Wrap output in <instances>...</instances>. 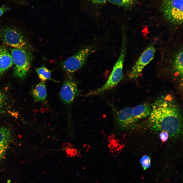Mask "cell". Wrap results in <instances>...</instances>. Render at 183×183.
<instances>
[{"label": "cell", "instance_id": "17", "mask_svg": "<svg viewBox=\"0 0 183 183\" xmlns=\"http://www.w3.org/2000/svg\"><path fill=\"white\" fill-rule=\"evenodd\" d=\"M169 135L168 133L165 131H162L160 132L159 137L161 141L163 142H165L167 140Z\"/></svg>", "mask_w": 183, "mask_h": 183}, {"label": "cell", "instance_id": "4", "mask_svg": "<svg viewBox=\"0 0 183 183\" xmlns=\"http://www.w3.org/2000/svg\"><path fill=\"white\" fill-rule=\"evenodd\" d=\"M160 11L165 20L174 26L183 23V0H162Z\"/></svg>", "mask_w": 183, "mask_h": 183}, {"label": "cell", "instance_id": "6", "mask_svg": "<svg viewBox=\"0 0 183 183\" xmlns=\"http://www.w3.org/2000/svg\"><path fill=\"white\" fill-rule=\"evenodd\" d=\"M0 39L5 44L12 48H27L26 38L22 32L14 27L7 26L0 30Z\"/></svg>", "mask_w": 183, "mask_h": 183}, {"label": "cell", "instance_id": "8", "mask_svg": "<svg viewBox=\"0 0 183 183\" xmlns=\"http://www.w3.org/2000/svg\"><path fill=\"white\" fill-rule=\"evenodd\" d=\"M155 52L154 45H149L139 57L128 74L130 79L138 77L144 68L153 59Z\"/></svg>", "mask_w": 183, "mask_h": 183}, {"label": "cell", "instance_id": "7", "mask_svg": "<svg viewBox=\"0 0 183 183\" xmlns=\"http://www.w3.org/2000/svg\"><path fill=\"white\" fill-rule=\"evenodd\" d=\"M133 108L126 107L120 111H114L115 124L119 130L131 129L135 126L136 121L133 115Z\"/></svg>", "mask_w": 183, "mask_h": 183}, {"label": "cell", "instance_id": "18", "mask_svg": "<svg viewBox=\"0 0 183 183\" xmlns=\"http://www.w3.org/2000/svg\"><path fill=\"white\" fill-rule=\"evenodd\" d=\"M4 100V96L2 93L0 92V110L2 108Z\"/></svg>", "mask_w": 183, "mask_h": 183}, {"label": "cell", "instance_id": "13", "mask_svg": "<svg viewBox=\"0 0 183 183\" xmlns=\"http://www.w3.org/2000/svg\"><path fill=\"white\" fill-rule=\"evenodd\" d=\"M152 108L149 104H144L138 105L133 110V115L136 121L149 116Z\"/></svg>", "mask_w": 183, "mask_h": 183}, {"label": "cell", "instance_id": "10", "mask_svg": "<svg viewBox=\"0 0 183 183\" xmlns=\"http://www.w3.org/2000/svg\"><path fill=\"white\" fill-rule=\"evenodd\" d=\"M11 134L8 129L0 126V161L5 156L9 147Z\"/></svg>", "mask_w": 183, "mask_h": 183}, {"label": "cell", "instance_id": "1", "mask_svg": "<svg viewBox=\"0 0 183 183\" xmlns=\"http://www.w3.org/2000/svg\"><path fill=\"white\" fill-rule=\"evenodd\" d=\"M149 123L151 129L156 132L165 131L176 137L182 133V118L179 108L167 96L157 100L152 106Z\"/></svg>", "mask_w": 183, "mask_h": 183}, {"label": "cell", "instance_id": "14", "mask_svg": "<svg viewBox=\"0 0 183 183\" xmlns=\"http://www.w3.org/2000/svg\"><path fill=\"white\" fill-rule=\"evenodd\" d=\"M35 71L41 81L44 82L48 80L58 82L51 78L52 71L49 70L44 65L36 69Z\"/></svg>", "mask_w": 183, "mask_h": 183}, {"label": "cell", "instance_id": "16", "mask_svg": "<svg viewBox=\"0 0 183 183\" xmlns=\"http://www.w3.org/2000/svg\"><path fill=\"white\" fill-rule=\"evenodd\" d=\"M113 4L122 6H127L131 4L134 0H109Z\"/></svg>", "mask_w": 183, "mask_h": 183}, {"label": "cell", "instance_id": "11", "mask_svg": "<svg viewBox=\"0 0 183 183\" xmlns=\"http://www.w3.org/2000/svg\"><path fill=\"white\" fill-rule=\"evenodd\" d=\"M13 64L11 53L5 46L0 45V74H2Z\"/></svg>", "mask_w": 183, "mask_h": 183}, {"label": "cell", "instance_id": "20", "mask_svg": "<svg viewBox=\"0 0 183 183\" xmlns=\"http://www.w3.org/2000/svg\"><path fill=\"white\" fill-rule=\"evenodd\" d=\"M92 3L97 4L104 3L107 0H89Z\"/></svg>", "mask_w": 183, "mask_h": 183}, {"label": "cell", "instance_id": "2", "mask_svg": "<svg viewBox=\"0 0 183 183\" xmlns=\"http://www.w3.org/2000/svg\"><path fill=\"white\" fill-rule=\"evenodd\" d=\"M121 48L119 57L114 65L112 72L106 83L98 88L89 92L86 96L101 94L116 86L123 77V68L127 49V39L126 36H122Z\"/></svg>", "mask_w": 183, "mask_h": 183}, {"label": "cell", "instance_id": "12", "mask_svg": "<svg viewBox=\"0 0 183 183\" xmlns=\"http://www.w3.org/2000/svg\"><path fill=\"white\" fill-rule=\"evenodd\" d=\"M32 94L35 102H46L47 95L45 82L41 81L37 84L33 88Z\"/></svg>", "mask_w": 183, "mask_h": 183}, {"label": "cell", "instance_id": "15", "mask_svg": "<svg viewBox=\"0 0 183 183\" xmlns=\"http://www.w3.org/2000/svg\"><path fill=\"white\" fill-rule=\"evenodd\" d=\"M140 162L144 170L149 168L151 166V159L147 155H145L142 157Z\"/></svg>", "mask_w": 183, "mask_h": 183}, {"label": "cell", "instance_id": "19", "mask_svg": "<svg viewBox=\"0 0 183 183\" xmlns=\"http://www.w3.org/2000/svg\"><path fill=\"white\" fill-rule=\"evenodd\" d=\"M9 9V7L6 6H3L0 7V17L6 11Z\"/></svg>", "mask_w": 183, "mask_h": 183}, {"label": "cell", "instance_id": "5", "mask_svg": "<svg viewBox=\"0 0 183 183\" xmlns=\"http://www.w3.org/2000/svg\"><path fill=\"white\" fill-rule=\"evenodd\" d=\"M11 54L13 64L14 76L19 79H24L30 66L31 55L27 49L11 48Z\"/></svg>", "mask_w": 183, "mask_h": 183}, {"label": "cell", "instance_id": "3", "mask_svg": "<svg viewBox=\"0 0 183 183\" xmlns=\"http://www.w3.org/2000/svg\"><path fill=\"white\" fill-rule=\"evenodd\" d=\"M96 47V44L82 47L73 55L61 62L62 69L70 74L79 70L85 64L89 57L95 51Z\"/></svg>", "mask_w": 183, "mask_h": 183}, {"label": "cell", "instance_id": "9", "mask_svg": "<svg viewBox=\"0 0 183 183\" xmlns=\"http://www.w3.org/2000/svg\"><path fill=\"white\" fill-rule=\"evenodd\" d=\"M78 92L77 83L70 74L64 81L59 93L64 105L68 108L70 107Z\"/></svg>", "mask_w": 183, "mask_h": 183}]
</instances>
